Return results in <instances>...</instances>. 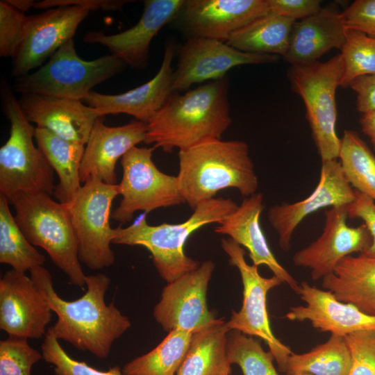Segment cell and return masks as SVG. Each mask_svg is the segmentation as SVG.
<instances>
[{
  "mask_svg": "<svg viewBox=\"0 0 375 375\" xmlns=\"http://www.w3.org/2000/svg\"><path fill=\"white\" fill-rule=\"evenodd\" d=\"M31 278L52 312L57 315L49 328L58 340L96 357L107 358L114 342L130 327L129 319L112 302L107 304L105 295L110 279L99 273L85 276L87 290L74 301L62 299L56 292L48 269L38 266L30 270Z\"/></svg>",
  "mask_w": 375,
  "mask_h": 375,
  "instance_id": "obj_1",
  "label": "cell"
},
{
  "mask_svg": "<svg viewBox=\"0 0 375 375\" xmlns=\"http://www.w3.org/2000/svg\"><path fill=\"white\" fill-rule=\"evenodd\" d=\"M228 78L209 81L183 94L174 92L147 124L144 142L167 153L222 139L232 119Z\"/></svg>",
  "mask_w": 375,
  "mask_h": 375,
  "instance_id": "obj_2",
  "label": "cell"
},
{
  "mask_svg": "<svg viewBox=\"0 0 375 375\" xmlns=\"http://www.w3.org/2000/svg\"><path fill=\"white\" fill-rule=\"evenodd\" d=\"M178 162L179 188L192 210L224 189L235 188L244 197L256 193L258 180L244 141L206 140L179 150Z\"/></svg>",
  "mask_w": 375,
  "mask_h": 375,
  "instance_id": "obj_3",
  "label": "cell"
},
{
  "mask_svg": "<svg viewBox=\"0 0 375 375\" xmlns=\"http://www.w3.org/2000/svg\"><path fill=\"white\" fill-rule=\"evenodd\" d=\"M238 206L231 199L215 197L199 203L182 223L156 226L149 225L144 214L127 227L114 228L112 243L145 247L158 273L168 283L200 265L184 253L188 238L203 226L223 223Z\"/></svg>",
  "mask_w": 375,
  "mask_h": 375,
  "instance_id": "obj_4",
  "label": "cell"
},
{
  "mask_svg": "<svg viewBox=\"0 0 375 375\" xmlns=\"http://www.w3.org/2000/svg\"><path fill=\"white\" fill-rule=\"evenodd\" d=\"M15 219L27 240L43 249L69 283L85 285L77 238L67 207L46 194H19L8 199Z\"/></svg>",
  "mask_w": 375,
  "mask_h": 375,
  "instance_id": "obj_5",
  "label": "cell"
},
{
  "mask_svg": "<svg viewBox=\"0 0 375 375\" xmlns=\"http://www.w3.org/2000/svg\"><path fill=\"white\" fill-rule=\"evenodd\" d=\"M3 86V108L10 130L8 140L0 148V194L8 199L19 194L53 195L54 171L34 143L35 127L9 88Z\"/></svg>",
  "mask_w": 375,
  "mask_h": 375,
  "instance_id": "obj_6",
  "label": "cell"
},
{
  "mask_svg": "<svg viewBox=\"0 0 375 375\" xmlns=\"http://www.w3.org/2000/svg\"><path fill=\"white\" fill-rule=\"evenodd\" d=\"M126 65L112 54L85 60L76 52L74 40L65 43L38 69L15 78L12 90L82 101L96 85L122 72Z\"/></svg>",
  "mask_w": 375,
  "mask_h": 375,
  "instance_id": "obj_7",
  "label": "cell"
},
{
  "mask_svg": "<svg viewBox=\"0 0 375 375\" xmlns=\"http://www.w3.org/2000/svg\"><path fill=\"white\" fill-rule=\"evenodd\" d=\"M342 73L340 53L326 62L290 66L288 71L292 90L304 103L306 117L322 161L338 160L339 156L335 94Z\"/></svg>",
  "mask_w": 375,
  "mask_h": 375,
  "instance_id": "obj_8",
  "label": "cell"
},
{
  "mask_svg": "<svg viewBox=\"0 0 375 375\" xmlns=\"http://www.w3.org/2000/svg\"><path fill=\"white\" fill-rule=\"evenodd\" d=\"M119 194L118 184L90 177L74 201L66 205L78 241L79 260L91 269L108 267L115 262L110 247L114 228L110 217L112 202Z\"/></svg>",
  "mask_w": 375,
  "mask_h": 375,
  "instance_id": "obj_9",
  "label": "cell"
},
{
  "mask_svg": "<svg viewBox=\"0 0 375 375\" xmlns=\"http://www.w3.org/2000/svg\"><path fill=\"white\" fill-rule=\"evenodd\" d=\"M156 148L134 147L121 160L122 178L118 184L122 199L111 217L124 224L138 211L154 210L185 203L177 176L161 172L152 160Z\"/></svg>",
  "mask_w": 375,
  "mask_h": 375,
  "instance_id": "obj_10",
  "label": "cell"
},
{
  "mask_svg": "<svg viewBox=\"0 0 375 375\" xmlns=\"http://www.w3.org/2000/svg\"><path fill=\"white\" fill-rule=\"evenodd\" d=\"M221 246L229 257L230 265L238 269L243 285L242 306L238 312L232 310L227 322L229 330L263 340L279 371L285 373L287 358L292 351L274 335L267 310V292L283 283L282 281L274 275L269 278L262 276L258 266L247 262L244 248L231 238L222 239Z\"/></svg>",
  "mask_w": 375,
  "mask_h": 375,
  "instance_id": "obj_11",
  "label": "cell"
},
{
  "mask_svg": "<svg viewBox=\"0 0 375 375\" xmlns=\"http://www.w3.org/2000/svg\"><path fill=\"white\" fill-rule=\"evenodd\" d=\"M268 12L267 0H183L169 25L185 39L226 42L235 31Z\"/></svg>",
  "mask_w": 375,
  "mask_h": 375,
  "instance_id": "obj_12",
  "label": "cell"
},
{
  "mask_svg": "<svg viewBox=\"0 0 375 375\" xmlns=\"http://www.w3.org/2000/svg\"><path fill=\"white\" fill-rule=\"evenodd\" d=\"M176 68L173 73V92L195 83L226 77L232 68L242 65L272 63L278 56L244 52L226 42L208 38H188L177 46Z\"/></svg>",
  "mask_w": 375,
  "mask_h": 375,
  "instance_id": "obj_13",
  "label": "cell"
},
{
  "mask_svg": "<svg viewBox=\"0 0 375 375\" xmlns=\"http://www.w3.org/2000/svg\"><path fill=\"white\" fill-rule=\"evenodd\" d=\"M215 267L212 260L204 261L163 288L153 315L165 331L181 329L193 334L216 319L206 303L207 288Z\"/></svg>",
  "mask_w": 375,
  "mask_h": 375,
  "instance_id": "obj_14",
  "label": "cell"
},
{
  "mask_svg": "<svg viewBox=\"0 0 375 375\" xmlns=\"http://www.w3.org/2000/svg\"><path fill=\"white\" fill-rule=\"evenodd\" d=\"M90 10L80 6H59L27 16L22 43L12 58V76L26 75L41 67L65 43L73 39Z\"/></svg>",
  "mask_w": 375,
  "mask_h": 375,
  "instance_id": "obj_15",
  "label": "cell"
},
{
  "mask_svg": "<svg viewBox=\"0 0 375 375\" xmlns=\"http://www.w3.org/2000/svg\"><path fill=\"white\" fill-rule=\"evenodd\" d=\"M325 224L322 235L292 258L297 267L309 268L313 280L333 273L338 262L355 252H365L372 242L363 224L351 227L347 224V206L331 207L324 211Z\"/></svg>",
  "mask_w": 375,
  "mask_h": 375,
  "instance_id": "obj_16",
  "label": "cell"
},
{
  "mask_svg": "<svg viewBox=\"0 0 375 375\" xmlns=\"http://www.w3.org/2000/svg\"><path fill=\"white\" fill-rule=\"evenodd\" d=\"M354 199V189L346 179L340 161H322L319 182L312 193L294 203L272 206L267 219L278 234L281 249L288 251L295 229L305 217L324 208L347 206Z\"/></svg>",
  "mask_w": 375,
  "mask_h": 375,
  "instance_id": "obj_17",
  "label": "cell"
},
{
  "mask_svg": "<svg viewBox=\"0 0 375 375\" xmlns=\"http://www.w3.org/2000/svg\"><path fill=\"white\" fill-rule=\"evenodd\" d=\"M51 310L31 277L11 269L0 280V328L8 336L40 339Z\"/></svg>",
  "mask_w": 375,
  "mask_h": 375,
  "instance_id": "obj_18",
  "label": "cell"
},
{
  "mask_svg": "<svg viewBox=\"0 0 375 375\" xmlns=\"http://www.w3.org/2000/svg\"><path fill=\"white\" fill-rule=\"evenodd\" d=\"M183 0H145L143 12L135 25L119 33L108 35L102 31H89L85 43L100 44L126 65L144 69L149 65L150 44L165 25L174 18Z\"/></svg>",
  "mask_w": 375,
  "mask_h": 375,
  "instance_id": "obj_19",
  "label": "cell"
},
{
  "mask_svg": "<svg viewBox=\"0 0 375 375\" xmlns=\"http://www.w3.org/2000/svg\"><path fill=\"white\" fill-rule=\"evenodd\" d=\"M176 47L174 39L166 41L160 67L154 77L145 83L119 94L92 90L83 102L93 108L101 117L123 113L148 124L174 92L172 62Z\"/></svg>",
  "mask_w": 375,
  "mask_h": 375,
  "instance_id": "obj_20",
  "label": "cell"
},
{
  "mask_svg": "<svg viewBox=\"0 0 375 375\" xmlns=\"http://www.w3.org/2000/svg\"><path fill=\"white\" fill-rule=\"evenodd\" d=\"M147 124L136 119L118 126H106L99 117L91 131L80 167L81 183L94 177L109 185L117 184V160L142 142Z\"/></svg>",
  "mask_w": 375,
  "mask_h": 375,
  "instance_id": "obj_21",
  "label": "cell"
},
{
  "mask_svg": "<svg viewBox=\"0 0 375 375\" xmlns=\"http://www.w3.org/2000/svg\"><path fill=\"white\" fill-rule=\"evenodd\" d=\"M18 101L27 119L36 127L84 145L96 120L101 117L93 108L80 100L24 94Z\"/></svg>",
  "mask_w": 375,
  "mask_h": 375,
  "instance_id": "obj_22",
  "label": "cell"
},
{
  "mask_svg": "<svg viewBox=\"0 0 375 375\" xmlns=\"http://www.w3.org/2000/svg\"><path fill=\"white\" fill-rule=\"evenodd\" d=\"M296 294L306 305L290 308L285 317L291 321L308 320L319 331L344 337L359 331L375 330V316L363 312L353 304L339 301L328 290L302 281Z\"/></svg>",
  "mask_w": 375,
  "mask_h": 375,
  "instance_id": "obj_23",
  "label": "cell"
},
{
  "mask_svg": "<svg viewBox=\"0 0 375 375\" xmlns=\"http://www.w3.org/2000/svg\"><path fill=\"white\" fill-rule=\"evenodd\" d=\"M264 208L262 193L244 197L237 209L223 223L215 227L214 231L228 235L247 249L253 265H266L296 293L299 288L297 281L275 258L261 228L260 219Z\"/></svg>",
  "mask_w": 375,
  "mask_h": 375,
  "instance_id": "obj_24",
  "label": "cell"
},
{
  "mask_svg": "<svg viewBox=\"0 0 375 375\" xmlns=\"http://www.w3.org/2000/svg\"><path fill=\"white\" fill-rule=\"evenodd\" d=\"M345 31L342 12L322 8L316 14L295 22L288 51L283 58L291 66L318 62L331 49H342Z\"/></svg>",
  "mask_w": 375,
  "mask_h": 375,
  "instance_id": "obj_25",
  "label": "cell"
},
{
  "mask_svg": "<svg viewBox=\"0 0 375 375\" xmlns=\"http://www.w3.org/2000/svg\"><path fill=\"white\" fill-rule=\"evenodd\" d=\"M322 285L339 301L375 316V258L362 253L346 256L322 278Z\"/></svg>",
  "mask_w": 375,
  "mask_h": 375,
  "instance_id": "obj_26",
  "label": "cell"
},
{
  "mask_svg": "<svg viewBox=\"0 0 375 375\" xmlns=\"http://www.w3.org/2000/svg\"><path fill=\"white\" fill-rule=\"evenodd\" d=\"M35 142L58 175L53 197L58 202L68 205L78 193L82 185L80 167L85 145L62 139L49 131L35 126Z\"/></svg>",
  "mask_w": 375,
  "mask_h": 375,
  "instance_id": "obj_27",
  "label": "cell"
},
{
  "mask_svg": "<svg viewBox=\"0 0 375 375\" xmlns=\"http://www.w3.org/2000/svg\"><path fill=\"white\" fill-rule=\"evenodd\" d=\"M227 322L216 319L192 335L190 347L176 375H229Z\"/></svg>",
  "mask_w": 375,
  "mask_h": 375,
  "instance_id": "obj_28",
  "label": "cell"
},
{
  "mask_svg": "<svg viewBox=\"0 0 375 375\" xmlns=\"http://www.w3.org/2000/svg\"><path fill=\"white\" fill-rule=\"evenodd\" d=\"M296 22L268 12L235 31L226 42L244 52L283 57L288 51Z\"/></svg>",
  "mask_w": 375,
  "mask_h": 375,
  "instance_id": "obj_29",
  "label": "cell"
},
{
  "mask_svg": "<svg viewBox=\"0 0 375 375\" xmlns=\"http://www.w3.org/2000/svg\"><path fill=\"white\" fill-rule=\"evenodd\" d=\"M351 353L344 336L331 334L324 343L308 352L292 353L287 358V375H348L351 367Z\"/></svg>",
  "mask_w": 375,
  "mask_h": 375,
  "instance_id": "obj_30",
  "label": "cell"
},
{
  "mask_svg": "<svg viewBox=\"0 0 375 375\" xmlns=\"http://www.w3.org/2000/svg\"><path fill=\"white\" fill-rule=\"evenodd\" d=\"M192 335L181 329L169 331L154 349L127 362L122 372L125 375H176L188 351Z\"/></svg>",
  "mask_w": 375,
  "mask_h": 375,
  "instance_id": "obj_31",
  "label": "cell"
},
{
  "mask_svg": "<svg viewBox=\"0 0 375 375\" xmlns=\"http://www.w3.org/2000/svg\"><path fill=\"white\" fill-rule=\"evenodd\" d=\"M7 197L0 194V262L25 273L43 266L45 256L25 237L12 215Z\"/></svg>",
  "mask_w": 375,
  "mask_h": 375,
  "instance_id": "obj_32",
  "label": "cell"
},
{
  "mask_svg": "<svg viewBox=\"0 0 375 375\" xmlns=\"http://www.w3.org/2000/svg\"><path fill=\"white\" fill-rule=\"evenodd\" d=\"M338 158L351 186L375 201V156L357 132L344 131Z\"/></svg>",
  "mask_w": 375,
  "mask_h": 375,
  "instance_id": "obj_33",
  "label": "cell"
},
{
  "mask_svg": "<svg viewBox=\"0 0 375 375\" xmlns=\"http://www.w3.org/2000/svg\"><path fill=\"white\" fill-rule=\"evenodd\" d=\"M227 356L230 363L238 365L243 375H280L273 365L272 353L264 351L251 336L238 331L228 333Z\"/></svg>",
  "mask_w": 375,
  "mask_h": 375,
  "instance_id": "obj_34",
  "label": "cell"
},
{
  "mask_svg": "<svg viewBox=\"0 0 375 375\" xmlns=\"http://www.w3.org/2000/svg\"><path fill=\"white\" fill-rule=\"evenodd\" d=\"M340 51L343 60L340 87H349L360 76L375 74V38L346 28L345 42Z\"/></svg>",
  "mask_w": 375,
  "mask_h": 375,
  "instance_id": "obj_35",
  "label": "cell"
},
{
  "mask_svg": "<svg viewBox=\"0 0 375 375\" xmlns=\"http://www.w3.org/2000/svg\"><path fill=\"white\" fill-rule=\"evenodd\" d=\"M43 360L53 366L56 375H125L118 366L99 371L71 358L60 344L49 328L41 345Z\"/></svg>",
  "mask_w": 375,
  "mask_h": 375,
  "instance_id": "obj_36",
  "label": "cell"
},
{
  "mask_svg": "<svg viewBox=\"0 0 375 375\" xmlns=\"http://www.w3.org/2000/svg\"><path fill=\"white\" fill-rule=\"evenodd\" d=\"M43 359L28 339L8 336L0 341V375H31L33 366Z\"/></svg>",
  "mask_w": 375,
  "mask_h": 375,
  "instance_id": "obj_37",
  "label": "cell"
},
{
  "mask_svg": "<svg viewBox=\"0 0 375 375\" xmlns=\"http://www.w3.org/2000/svg\"><path fill=\"white\" fill-rule=\"evenodd\" d=\"M27 16L0 1V56L13 58L24 39Z\"/></svg>",
  "mask_w": 375,
  "mask_h": 375,
  "instance_id": "obj_38",
  "label": "cell"
},
{
  "mask_svg": "<svg viewBox=\"0 0 375 375\" xmlns=\"http://www.w3.org/2000/svg\"><path fill=\"white\" fill-rule=\"evenodd\" d=\"M344 338L351 360L348 375H375V330L359 331Z\"/></svg>",
  "mask_w": 375,
  "mask_h": 375,
  "instance_id": "obj_39",
  "label": "cell"
},
{
  "mask_svg": "<svg viewBox=\"0 0 375 375\" xmlns=\"http://www.w3.org/2000/svg\"><path fill=\"white\" fill-rule=\"evenodd\" d=\"M342 14L346 28L375 38V0H356Z\"/></svg>",
  "mask_w": 375,
  "mask_h": 375,
  "instance_id": "obj_40",
  "label": "cell"
},
{
  "mask_svg": "<svg viewBox=\"0 0 375 375\" xmlns=\"http://www.w3.org/2000/svg\"><path fill=\"white\" fill-rule=\"evenodd\" d=\"M354 200L347 206V217L361 219L367 228L372 242L362 254L375 258V201L369 196L356 190Z\"/></svg>",
  "mask_w": 375,
  "mask_h": 375,
  "instance_id": "obj_41",
  "label": "cell"
},
{
  "mask_svg": "<svg viewBox=\"0 0 375 375\" xmlns=\"http://www.w3.org/2000/svg\"><path fill=\"white\" fill-rule=\"evenodd\" d=\"M269 12L294 20L303 19L318 12L319 0H267Z\"/></svg>",
  "mask_w": 375,
  "mask_h": 375,
  "instance_id": "obj_42",
  "label": "cell"
},
{
  "mask_svg": "<svg viewBox=\"0 0 375 375\" xmlns=\"http://www.w3.org/2000/svg\"><path fill=\"white\" fill-rule=\"evenodd\" d=\"M126 0H43L35 1L33 8L37 9H50L59 6H76L90 10H102L114 11L121 10L127 3Z\"/></svg>",
  "mask_w": 375,
  "mask_h": 375,
  "instance_id": "obj_43",
  "label": "cell"
},
{
  "mask_svg": "<svg viewBox=\"0 0 375 375\" xmlns=\"http://www.w3.org/2000/svg\"><path fill=\"white\" fill-rule=\"evenodd\" d=\"M349 87L357 94L356 106L360 112L375 111V74L360 76Z\"/></svg>",
  "mask_w": 375,
  "mask_h": 375,
  "instance_id": "obj_44",
  "label": "cell"
},
{
  "mask_svg": "<svg viewBox=\"0 0 375 375\" xmlns=\"http://www.w3.org/2000/svg\"><path fill=\"white\" fill-rule=\"evenodd\" d=\"M360 124L362 131L369 138L375 150V111L362 114Z\"/></svg>",
  "mask_w": 375,
  "mask_h": 375,
  "instance_id": "obj_45",
  "label": "cell"
},
{
  "mask_svg": "<svg viewBox=\"0 0 375 375\" xmlns=\"http://www.w3.org/2000/svg\"><path fill=\"white\" fill-rule=\"evenodd\" d=\"M7 2L13 8L17 9V10L25 12L26 11H28L31 9V8H33V5L35 3V1L33 0H6Z\"/></svg>",
  "mask_w": 375,
  "mask_h": 375,
  "instance_id": "obj_46",
  "label": "cell"
},
{
  "mask_svg": "<svg viewBox=\"0 0 375 375\" xmlns=\"http://www.w3.org/2000/svg\"><path fill=\"white\" fill-rule=\"evenodd\" d=\"M294 375H312V374L300 373V374H294Z\"/></svg>",
  "mask_w": 375,
  "mask_h": 375,
  "instance_id": "obj_47",
  "label": "cell"
}]
</instances>
